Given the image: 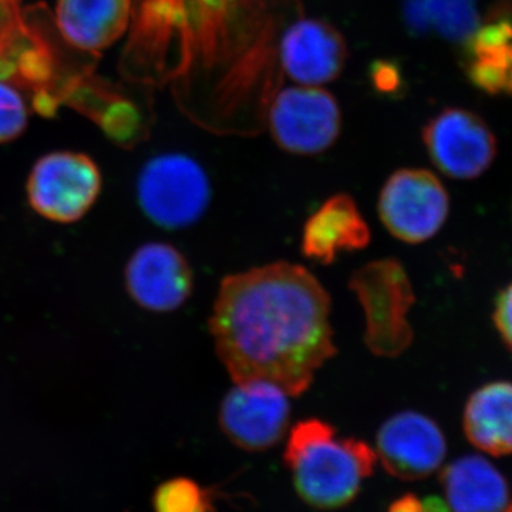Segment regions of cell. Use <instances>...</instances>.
<instances>
[{"label": "cell", "mask_w": 512, "mask_h": 512, "mask_svg": "<svg viewBox=\"0 0 512 512\" xmlns=\"http://www.w3.org/2000/svg\"><path fill=\"white\" fill-rule=\"evenodd\" d=\"M330 312L312 272L275 262L225 276L208 326L234 382L266 380L298 397L338 352Z\"/></svg>", "instance_id": "1"}, {"label": "cell", "mask_w": 512, "mask_h": 512, "mask_svg": "<svg viewBox=\"0 0 512 512\" xmlns=\"http://www.w3.org/2000/svg\"><path fill=\"white\" fill-rule=\"evenodd\" d=\"M376 457L365 441L340 439L335 427L320 419L296 423L285 450L299 497L325 511L355 500L363 480L373 473Z\"/></svg>", "instance_id": "2"}, {"label": "cell", "mask_w": 512, "mask_h": 512, "mask_svg": "<svg viewBox=\"0 0 512 512\" xmlns=\"http://www.w3.org/2000/svg\"><path fill=\"white\" fill-rule=\"evenodd\" d=\"M350 291L365 313V345L375 356L399 357L412 346L409 322L416 295L402 262L377 259L350 276Z\"/></svg>", "instance_id": "3"}, {"label": "cell", "mask_w": 512, "mask_h": 512, "mask_svg": "<svg viewBox=\"0 0 512 512\" xmlns=\"http://www.w3.org/2000/svg\"><path fill=\"white\" fill-rule=\"evenodd\" d=\"M210 178L194 158L181 153L151 158L137 178L141 211L157 227L177 231L197 224L210 207Z\"/></svg>", "instance_id": "4"}, {"label": "cell", "mask_w": 512, "mask_h": 512, "mask_svg": "<svg viewBox=\"0 0 512 512\" xmlns=\"http://www.w3.org/2000/svg\"><path fill=\"white\" fill-rule=\"evenodd\" d=\"M103 187L93 158L73 151H55L37 160L26 192L30 208L55 224L69 225L89 214Z\"/></svg>", "instance_id": "5"}, {"label": "cell", "mask_w": 512, "mask_h": 512, "mask_svg": "<svg viewBox=\"0 0 512 512\" xmlns=\"http://www.w3.org/2000/svg\"><path fill=\"white\" fill-rule=\"evenodd\" d=\"M377 212L394 238L406 244H423L446 224L450 197L436 174L423 168H402L384 183Z\"/></svg>", "instance_id": "6"}, {"label": "cell", "mask_w": 512, "mask_h": 512, "mask_svg": "<svg viewBox=\"0 0 512 512\" xmlns=\"http://www.w3.org/2000/svg\"><path fill=\"white\" fill-rule=\"evenodd\" d=\"M291 394L266 380L234 382L222 397L218 421L225 436L245 451L276 446L289 429Z\"/></svg>", "instance_id": "7"}, {"label": "cell", "mask_w": 512, "mask_h": 512, "mask_svg": "<svg viewBox=\"0 0 512 512\" xmlns=\"http://www.w3.org/2000/svg\"><path fill=\"white\" fill-rule=\"evenodd\" d=\"M269 123L272 137L282 150L298 156H316L338 140L342 114L333 94L299 84L276 96Z\"/></svg>", "instance_id": "8"}, {"label": "cell", "mask_w": 512, "mask_h": 512, "mask_svg": "<svg viewBox=\"0 0 512 512\" xmlns=\"http://www.w3.org/2000/svg\"><path fill=\"white\" fill-rule=\"evenodd\" d=\"M433 164L454 180H476L494 163L497 140L480 116L466 109H446L423 130Z\"/></svg>", "instance_id": "9"}, {"label": "cell", "mask_w": 512, "mask_h": 512, "mask_svg": "<svg viewBox=\"0 0 512 512\" xmlns=\"http://www.w3.org/2000/svg\"><path fill=\"white\" fill-rule=\"evenodd\" d=\"M124 282L136 305L154 313L177 311L194 292V272L180 249L147 242L128 258Z\"/></svg>", "instance_id": "10"}, {"label": "cell", "mask_w": 512, "mask_h": 512, "mask_svg": "<svg viewBox=\"0 0 512 512\" xmlns=\"http://www.w3.org/2000/svg\"><path fill=\"white\" fill-rule=\"evenodd\" d=\"M446 437L426 414L406 410L389 417L376 437V456L390 476L404 481L424 480L443 464Z\"/></svg>", "instance_id": "11"}, {"label": "cell", "mask_w": 512, "mask_h": 512, "mask_svg": "<svg viewBox=\"0 0 512 512\" xmlns=\"http://www.w3.org/2000/svg\"><path fill=\"white\" fill-rule=\"evenodd\" d=\"M348 56L345 37L323 20H299L282 37V66L301 86L320 87L335 82L345 69Z\"/></svg>", "instance_id": "12"}, {"label": "cell", "mask_w": 512, "mask_h": 512, "mask_svg": "<svg viewBox=\"0 0 512 512\" xmlns=\"http://www.w3.org/2000/svg\"><path fill=\"white\" fill-rule=\"evenodd\" d=\"M468 79L488 94L512 96V0H498L464 42Z\"/></svg>", "instance_id": "13"}, {"label": "cell", "mask_w": 512, "mask_h": 512, "mask_svg": "<svg viewBox=\"0 0 512 512\" xmlns=\"http://www.w3.org/2000/svg\"><path fill=\"white\" fill-rule=\"evenodd\" d=\"M372 234L356 201L348 194L329 197L306 220L302 229V254L322 265L335 262L343 252L362 251Z\"/></svg>", "instance_id": "14"}, {"label": "cell", "mask_w": 512, "mask_h": 512, "mask_svg": "<svg viewBox=\"0 0 512 512\" xmlns=\"http://www.w3.org/2000/svg\"><path fill=\"white\" fill-rule=\"evenodd\" d=\"M131 0H57V26L77 49L99 52L126 32Z\"/></svg>", "instance_id": "15"}, {"label": "cell", "mask_w": 512, "mask_h": 512, "mask_svg": "<svg viewBox=\"0 0 512 512\" xmlns=\"http://www.w3.org/2000/svg\"><path fill=\"white\" fill-rule=\"evenodd\" d=\"M440 480L453 512H505L510 507L507 481L484 457L458 458L444 468Z\"/></svg>", "instance_id": "16"}, {"label": "cell", "mask_w": 512, "mask_h": 512, "mask_svg": "<svg viewBox=\"0 0 512 512\" xmlns=\"http://www.w3.org/2000/svg\"><path fill=\"white\" fill-rule=\"evenodd\" d=\"M464 433L491 456L512 454V383L484 384L471 394L463 414Z\"/></svg>", "instance_id": "17"}, {"label": "cell", "mask_w": 512, "mask_h": 512, "mask_svg": "<svg viewBox=\"0 0 512 512\" xmlns=\"http://www.w3.org/2000/svg\"><path fill=\"white\" fill-rule=\"evenodd\" d=\"M478 0H404L407 26L421 35L464 43L480 23Z\"/></svg>", "instance_id": "18"}, {"label": "cell", "mask_w": 512, "mask_h": 512, "mask_svg": "<svg viewBox=\"0 0 512 512\" xmlns=\"http://www.w3.org/2000/svg\"><path fill=\"white\" fill-rule=\"evenodd\" d=\"M156 512H214L208 491L190 478H174L157 488Z\"/></svg>", "instance_id": "19"}, {"label": "cell", "mask_w": 512, "mask_h": 512, "mask_svg": "<svg viewBox=\"0 0 512 512\" xmlns=\"http://www.w3.org/2000/svg\"><path fill=\"white\" fill-rule=\"evenodd\" d=\"M28 126V109L15 87L0 82V144L22 136Z\"/></svg>", "instance_id": "20"}, {"label": "cell", "mask_w": 512, "mask_h": 512, "mask_svg": "<svg viewBox=\"0 0 512 512\" xmlns=\"http://www.w3.org/2000/svg\"><path fill=\"white\" fill-rule=\"evenodd\" d=\"M493 320L498 335L512 353V282L495 299Z\"/></svg>", "instance_id": "21"}, {"label": "cell", "mask_w": 512, "mask_h": 512, "mask_svg": "<svg viewBox=\"0 0 512 512\" xmlns=\"http://www.w3.org/2000/svg\"><path fill=\"white\" fill-rule=\"evenodd\" d=\"M389 512H426L424 503L412 494L404 495L390 505Z\"/></svg>", "instance_id": "22"}, {"label": "cell", "mask_w": 512, "mask_h": 512, "mask_svg": "<svg viewBox=\"0 0 512 512\" xmlns=\"http://www.w3.org/2000/svg\"><path fill=\"white\" fill-rule=\"evenodd\" d=\"M424 503L426 512H448L446 504L437 497H429Z\"/></svg>", "instance_id": "23"}]
</instances>
